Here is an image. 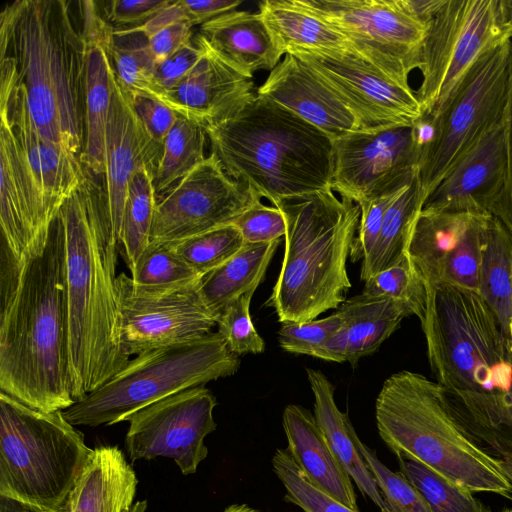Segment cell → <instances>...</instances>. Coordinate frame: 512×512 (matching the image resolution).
Listing matches in <instances>:
<instances>
[{
    "label": "cell",
    "instance_id": "2e32d148",
    "mask_svg": "<svg viewBox=\"0 0 512 512\" xmlns=\"http://www.w3.org/2000/svg\"><path fill=\"white\" fill-rule=\"evenodd\" d=\"M116 294L120 345L128 358L202 338L217 325V317L200 295L199 283L147 294L136 291L131 278L122 272L117 276Z\"/></svg>",
    "mask_w": 512,
    "mask_h": 512
},
{
    "label": "cell",
    "instance_id": "4fadbf2b",
    "mask_svg": "<svg viewBox=\"0 0 512 512\" xmlns=\"http://www.w3.org/2000/svg\"><path fill=\"white\" fill-rule=\"evenodd\" d=\"M217 400L205 386L161 399L132 414L125 448L131 462L157 457L172 459L183 475L193 474L208 456L204 440L217 424Z\"/></svg>",
    "mask_w": 512,
    "mask_h": 512
},
{
    "label": "cell",
    "instance_id": "4316f807",
    "mask_svg": "<svg viewBox=\"0 0 512 512\" xmlns=\"http://www.w3.org/2000/svg\"><path fill=\"white\" fill-rule=\"evenodd\" d=\"M282 420L287 450L310 483L359 511L352 479L331 451L314 415L300 405L289 404Z\"/></svg>",
    "mask_w": 512,
    "mask_h": 512
},
{
    "label": "cell",
    "instance_id": "f1b7e54d",
    "mask_svg": "<svg viewBox=\"0 0 512 512\" xmlns=\"http://www.w3.org/2000/svg\"><path fill=\"white\" fill-rule=\"evenodd\" d=\"M306 373L314 396V417L331 451L361 494L382 511L384 502L380 490L357 447V434L348 414L336 405L333 384L320 370L307 368Z\"/></svg>",
    "mask_w": 512,
    "mask_h": 512
},
{
    "label": "cell",
    "instance_id": "ffe728a7",
    "mask_svg": "<svg viewBox=\"0 0 512 512\" xmlns=\"http://www.w3.org/2000/svg\"><path fill=\"white\" fill-rule=\"evenodd\" d=\"M507 184L506 118L476 141L451 167L423 208L491 214Z\"/></svg>",
    "mask_w": 512,
    "mask_h": 512
},
{
    "label": "cell",
    "instance_id": "e0dca14e",
    "mask_svg": "<svg viewBox=\"0 0 512 512\" xmlns=\"http://www.w3.org/2000/svg\"><path fill=\"white\" fill-rule=\"evenodd\" d=\"M299 58L350 110L361 130L412 126L422 107L403 86L350 52L298 51Z\"/></svg>",
    "mask_w": 512,
    "mask_h": 512
},
{
    "label": "cell",
    "instance_id": "f546056e",
    "mask_svg": "<svg viewBox=\"0 0 512 512\" xmlns=\"http://www.w3.org/2000/svg\"><path fill=\"white\" fill-rule=\"evenodd\" d=\"M445 395L456 422L478 449L496 461L512 458V390Z\"/></svg>",
    "mask_w": 512,
    "mask_h": 512
},
{
    "label": "cell",
    "instance_id": "7c38bea8",
    "mask_svg": "<svg viewBox=\"0 0 512 512\" xmlns=\"http://www.w3.org/2000/svg\"><path fill=\"white\" fill-rule=\"evenodd\" d=\"M340 31L356 55L380 72L410 86L409 74L421 63L427 24L404 0H299Z\"/></svg>",
    "mask_w": 512,
    "mask_h": 512
},
{
    "label": "cell",
    "instance_id": "cb8c5ba5",
    "mask_svg": "<svg viewBox=\"0 0 512 512\" xmlns=\"http://www.w3.org/2000/svg\"><path fill=\"white\" fill-rule=\"evenodd\" d=\"M82 29L87 42L85 69L84 118L85 144L83 165L93 174L106 172V130L115 82L107 40L112 26L98 13L93 1L82 7Z\"/></svg>",
    "mask_w": 512,
    "mask_h": 512
},
{
    "label": "cell",
    "instance_id": "f6af8a7d",
    "mask_svg": "<svg viewBox=\"0 0 512 512\" xmlns=\"http://www.w3.org/2000/svg\"><path fill=\"white\" fill-rule=\"evenodd\" d=\"M343 316L334 314L300 323H282L278 331L280 347L289 353L316 357L327 342L343 325Z\"/></svg>",
    "mask_w": 512,
    "mask_h": 512
},
{
    "label": "cell",
    "instance_id": "ab89813d",
    "mask_svg": "<svg viewBox=\"0 0 512 512\" xmlns=\"http://www.w3.org/2000/svg\"><path fill=\"white\" fill-rule=\"evenodd\" d=\"M364 282L363 293L387 297L398 304L408 317L415 315L420 322L423 320L426 312V288L407 252L395 265Z\"/></svg>",
    "mask_w": 512,
    "mask_h": 512
},
{
    "label": "cell",
    "instance_id": "5bb4252c",
    "mask_svg": "<svg viewBox=\"0 0 512 512\" xmlns=\"http://www.w3.org/2000/svg\"><path fill=\"white\" fill-rule=\"evenodd\" d=\"M331 189L358 205L393 193L418 174L414 125L356 130L333 140Z\"/></svg>",
    "mask_w": 512,
    "mask_h": 512
},
{
    "label": "cell",
    "instance_id": "d6986e66",
    "mask_svg": "<svg viewBox=\"0 0 512 512\" xmlns=\"http://www.w3.org/2000/svg\"><path fill=\"white\" fill-rule=\"evenodd\" d=\"M0 118L11 127L44 201L56 217L65 201L87 177L81 159L64 152L39 134L22 89L2 72Z\"/></svg>",
    "mask_w": 512,
    "mask_h": 512
},
{
    "label": "cell",
    "instance_id": "d590c367",
    "mask_svg": "<svg viewBox=\"0 0 512 512\" xmlns=\"http://www.w3.org/2000/svg\"><path fill=\"white\" fill-rule=\"evenodd\" d=\"M133 288L160 294L196 285L202 276L175 251L171 243L150 241L130 269Z\"/></svg>",
    "mask_w": 512,
    "mask_h": 512
},
{
    "label": "cell",
    "instance_id": "f5cc1de1",
    "mask_svg": "<svg viewBox=\"0 0 512 512\" xmlns=\"http://www.w3.org/2000/svg\"><path fill=\"white\" fill-rule=\"evenodd\" d=\"M507 184L506 190L491 215L497 218L512 238V43L511 82L506 113Z\"/></svg>",
    "mask_w": 512,
    "mask_h": 512
},
{
    "label": "cell",
    "instance_id": "9f6ffc18",
    "mask_svg": "<svg viewBox=\"0 0 512 512\" xmlns=\"http://www.w3.org/2000/svg\"><path fill=\"white\" fill-rule=\"evenodd\" d=\"M497 462L503 474L508 478V480L512 484V458L498 460Z\"/></svg>",
    "mask_w": 512,
    "mask_h": 512
},
{
    "label": "cell",
    "instance_id": "8fae6325",
    "mask_svg": "<svg viewBox=\"0 0 512 512\" xmlns=\"http://www.w3.org/2000/svg\"><path fill=\"white\" fill-rule=\"evenodd\" d=\"M505 35L501 0H443L427 23L416 95L436 117L476 59Z\"/></svg>",
    "mask_w": 512,
    "mask_h": 512
},
{
    "label": "cell",
    "instance_id": "11a10c76",
    "mask_svg": "<svg viewBox=\"0 0 512 512\" xmlns=\"http://www.w3.org/2000/svg\"><path fill=\"white\" fill-rule=\"evenodd\" d=\"M1 508L0 512H36L26 506H23L15 501L0 497Z\"/></svg>",
    "mask_w": 512,
    "mask_h": 512
},
{
    "label": "cell",
    "instance_id": "1f68e13d",
    "mask_svg": "<svg viewBox=\"0 0 512 512\" xmlns=\"http://www.w3.org/2000/svg\"><path fill=\"white\" fill-rule=\"evenodd\" d=\"M279 244L280 239L268 243H245L228 261L201 278L200 295L217 318L237 298L247 292H255Z\"/></svg>",
    "mask_w": 512,
    "mask_h": 512
},
{
    "label": "cell",
    "instance_id": "f35d334b",
    "mask_svg": "<svg viewBox=\"0 0 512 512\" xmlns=\"http://www.w3.org/2000/svg\"><path fill=\"white\" fill-rule=\"evenodd\" d=\"M397 459L399 473L422 494L433 512H491L472 495V491L450 482L414 459Z\"/></svg>",
    "mask_w": 512,
    "mask_h": 512
},
{
    "label": "cell",
    "instance_id": "ba28073f",
    "mask_svg": "<svg viewBox=\"0 0 512 512\" xmlns=\"http://www.w3.org/2000/svg\"><path fill=\"white\" fill-rule=\"evenodd\" d=\"M426 293L420 323L431 370L445 392L511 391L509 341L478 291L442 284Z\"/></svg>",
    "mask_w": 512,
    "mask_h": 512
},
{
    "label": "cell",
    "instance_id": "9a60e30c",
    "mask_svg": "<svg viewBox=\"0 0 512 512\" xmlns=\"http://www.w3.org/2000/svg\"><path fill=\"white\" fill-rule=\"evenodd\" d=\"M256 198L210 155L157 199L151 241L174 243L231 224Z\"/></svg>",
    "mask_w": 512,
    "mask_h": 512
},
{
    "label": "cell",
    "instance_id": "3957f363",
    "mask_svg": "<svg viewBox=\"0 0 512 512\" xmlns=\"http://www.w3.org/2000/svg\"><path fill=\"white\" fill-rule=\"evenodd\" d=\"M66 0H15L0 12V72L22 89L39 134L79 157L87 42Z\"/></svg>",
    "mask_w": 512,
    "mask_h": 512
},
{
    "label": "cell",
    "instance_id": "94428289",
    "mask_svg": "<svg viewBox=\"0 0 512 512\" xmlns=\"http://www.w3.org/2000/svg\"><path fill=\"white\" fill-rule=\"evenodd\" d=\"M502 512H512V509L506 508Z\"/></svg>",
    "mask_w": 512,
    "mask_h": 512
},
{
    "label": "cell",
    "instance_id": "8d00e7d4",
    "mask_svg": "<svg viewBox=\"0 0 512 512\" xmlns=\"http://www.w3.org/2000/svg\"><path fill=\"white\" fill-rule=\"evenodd\" d=\"M207 140L206 131L200 124L178 116L176 124L163 142L161 157L154 175L153 184L157 199L207 158Z\"/></svg>",
    "mask_w": 512,
    "mask_h": 512
},
{
    "label": "cell",
    "instance_id": "9c48e42d",
    "mask_svg": "<svg viewBox=\"0 0 512 512\" xmlns=\"http://www.w3.org/2000/svg\"><path fill=\"white\" fill-rule=\"evenodd\" d=\"M240 366L218 332L143 352L103 385L63 410L74 426L113 425L181 391L235 374Z\"/></svg>",
    "mask_w": 512,
    "mask_h": 512
},
{
    "label": "cell",
    "instance_id": "52a82bcc",
    "mask_svg": "<svg viewBox=\"0 0 512 512\" xmlns=\"http://www.w3.org/2000/svg\"><path fill=\"white\" fill-rule=\"evenodd\" d=\"M92 452L63 411H40L0 392V497L63 512Z\"/></svg>",
    "mask_w": 512,
    "mask_h": 512
},
{
    "label": "cell",
    "instance_id": "681fc988",
    "mask_svg": "<svg viewBox=\"0 0 512 512\" xmlns=\"http://www.w3.org/2000/svg\"><path fill=\"white\" fill-rule=\"evenodd\" d=\"M129 98L149 135L154 141L163 145L179 115L167 105L152 98L145 96H129Z\"/></svg>",
    "mask_w": 512,
    "mask_h": 512
},
{
    "label": "cell",
    "instance_id": "74e56055",
    "mask_svg": "<svg viewBox=\"0 0 512 512\" xmlns=\"http://www.w3.org/2000/svg\"><path fill=\"white\" fill-rule=\"evenodd\" d=\"M154 175V171L143 167L133 175L129 183L120 236V246L123 247L129 270L151 241L157 203Z\"/></svg>",
    "mask_w": 512,
    "mask_h": 512
},
{
    "label": "cell",
    "instance_id": "e575fe53",
    "mask_svg": "<svg viewBox=\"0 0 512 512\" xmlns=\"http://www.w3.org/2000/svg\"><path fill=\"white\" fill-rule=\"evenodd\" d=\"M107 51L124 91L131 97L145 96L169 106L166 93L155 79L156 62L150 52L142 28L113 29L107 40Z\"/></svg>",
    "mask_w": 512,
    "mask_h": 512
},
{
    "label": "cell",
    "instance_id": "4dcf8cb0",
    "mask_svg": "<svg viewBox=\"0 0 512 512\" xmlns=\"http://www.w3.org/2000/svg\"><path fill=\"white\" fill-rule=\"evenodd\" d=\"M258 12L284 56L298 51L355 54L340 31L299 0H265Z\"/></svg>",
    "mask_w": 512,
    "mask_h": 512
},
{
    "label": "cell",
    "instance_id": "bcb514c9",
    "mask_svg": "<svg viewBox=\"0 0 512 512\" xmlns=\"http://www.w3.org/2000/svg\"><path fill=\"white\" fill-rule=\"evenodd\" d=\"M260 199L256 198L232 223L248 244L272 242L286 233L285 219L279 208L266 206Z\"/></svg>",
    "mask_w": 512,
    "mask_h": 512
},
{
    "label": "cell",
    "instance_id": "60d3db41",
    "mask_svg": "<svg viewBox=\"0 0 512 512\" xmlns=\"http://www.w3.org/2000/svg\"><path fill=\"white\" fill-rule=\"evenodd\" d=\"M171 244L203 277L233 257L245 242L239 229L231 223Z\"/></svg>",
    "mask_w": 512,
    "mask_h": 512
},
{
    "label": "cell",
    "instance_id": "91938a15",
    "mask_svg": "<svg viewBox=\"0 0 512 512\" xmlns=\"http://www.w3.org/2000/svg\"><path fill=\"white\" fill-rule=\"evenodd\" d=\"M509 355L512 362V341L509 343Z\"/></svg>",
    "mask_w": 512,
    "mask_h": 512
},
{
    "label": "cell",
    "instance_id": "6f0895ef",
    "mask_svg": "<svg viewBox=\"0 0 512 512\" xmlns=\"http://www.w3.org/2000/svg\"><path fill=\"white\" fill-rule=\"evenodd\" d=\"M222 512H260V511L250 507L247 504H231L228 507H226Z\"/></svg>",
    "mask_w": 512,
    "mask_h": 512
},
{
    "label": "cell",
    "instance_id": "7a4b0ae2",
    "mask_svg": "<svg viewBox=\"0 0 512 512\" xmlns=\"http://www.w3.org/2000/svg\"><path fill=\"white\" fill-rule=\"evenodd\" d=\"M66 246L69 373L75 402L130 360L122 351L116 294L119 243L104 191L87 175L58 213Z\"/></svg>",
    "mask_w": 512,
    "mask_h": 512
},
{
    "label": "cell",
    "instance_id": "ac0fdd59",
    "mask_svg": "<svg viewBox=\"0 0 512 512\" xmlns=\"http://www.w3.org/2000/svg\"><path fill=\"white\" fill-rule=\"evenodd\" d=\"M493 216L422 208L407 247L425 288L442 284L476 290L482 249Z\"/></svg>",
    "mask_w": 512,
    "mask_h": 512
},
{
    "label": "cell",
    "instance_id": "8992f818",
    "mask_svg": "<svg viewBox=\"0 0 512 512\" xmlns=\"http://www.w3.org/2000/svg\"><path fill=\"white\" fill-rule=\"evenodd\" d=\"M375 417L381 439L397 458L414 459L472 492L512 494L498 462L456 422L437 381L407 370L392 374L376 399Z\"/></svg>",
    "mask_w": 512,
    "mask_h": 512
},
{
    "label": "cell",
    "instance_id": "6125c7cd",
    "mask_svg": "<svg viewBox=\"0 0 512 512\" xmlns=\"http://www.w3.org/2000/svg\"><path fill=\"white\" fill-rule=\"evenodd\" d=\"M63 512H69V506L68 505H67L66 509Z\"/></svg>",
    "mask_w": 512,
    "mask_h": 512
},
{
    "label": "cell",
    "instance_id": "680465c9",
    "mask_svg": "<svg viewBox=\"0 0 512 512\" xmlns=\"http://www.w3.org/2000/svg\"><path fill=\"white\" fill-rule=\"evenodd\" d=\"M147 510V501L139 500L134 503L129 512H146Z\"/></svg>",
    "mask_w": 512,
    "mask_h": 512
},
{
    "label": "cell",
    "instance_id": "7402d4cb",
    "mask_svg": "<svg viewBox=\"0 0 512 512\" xmlns=\"http://www.w3.org/2000/svg\"><path fill=\"white\" fill-rule=\"evenodd\" d=\"M198 36L204 56L166 95L172 110L205 128L237 114L257 92L253 79L223 62Z\"/></svg>",
    "mask_w": 512,
    "mask_h": 512
},
{
    "label": "cell",
    "instance_id": "7dc6e473",
    "mask_svg": "<svg viewBox=\"0 0 512 512\" xmlns=\"http://www.w3.org/2000/svg\"><path fill=\"white\" fill-rule=\"evenodd\" d=\"M406 186L359 205L361 216L357 235L350 252L352 262L363 261L369 256L377 242L387 210Z\"/></svg>",
    "mask_w": 512,
    "mask_h": 512
},
{
    "label": "cell",
    "instance_id": "83f0119b",
    "mask_svg": "<svg viewBox=\"0 0 512 512\" xmlns=\"http://www.w3.org/2000/svg\"><path fill=\"white\" fill-rule=\"evenodd\" d=\"M138 479L123 451L100 446L86 463L69 497V512H129Z\"/></svg>",
    "mask_w": 512,
    "mask_h": 512
},
{
    "label": "cell",
    "instance_id": "be15d7a7",
    "mask_svg": "<svg viewBox=\"0 0 512 512\" xmlns=\"http://www.w3.org/2000/svg\"><path fill=\"white\" fill-rule=\"evenodd\" d=\"M511 341H512V337H511V340H510V342H511ZM510 342H509V343H510Z\"/></svg>",
    "mask_w": 512,
    "mask_h": 512
},
{
    "label": "cell",
    "instance_id": "44dd1931",
    "mask_svg": "<svg viewBox=\"0 0 512 512\" xmlns=\"http://www.w3.org/2000/svg\"><path fill=\"white\" fill-rule=\"evenodd\" d=\"M161 153L162 144L149 135L115 74L106 130L104 193L112 232L119 245L129 183L143 167L156 172Z\"/></svg>",
    "mask_w": 512,
    "mask_h": 512
},
{
    "label": "cell",
    "instance_id": "d4e9b609",
    "mask_svg": "<svg viewBox=\"0 0 512 512\" xmlns=\"http://www.w3.org/2000/svg\"><path fill=\"white\" fill-rule=\"evenodd\" d=\"M337 311L343 316V325L323 345L317 358L347 361L352 366L377 351L408 317L391 299L363 292L345 300Z\"/></svg>",
    "mask_w": 512,
    "mask_h": 512
},
{
    "label": "cell",
    "instance_id": "277c9868",
    "mask_svg": "<svg viewBox=\"0 0 512 512\" xmlns=\"http://www.w3.org/2000/svg\"><path fill=\"white\" fill-rule=\"evenodd\" d=\"M204 129L227 175L272 204L331 189L333 141L263 96L256 94L237 114Z\"/></svg>",
    "mask_w": 512,
    "mask_h": 512
},
{
    "label": "cell",
    "instance_id": "c3c4849f",
    "mask_svg": "<svg viewBox=\"0 0 512 512\" xmlns=\"http://www.w3.org/2000/svg\"><path fill=\"white\" fill-rule=\"evenodd\" d=\"M205 54L198 34L170 57L156 65L155 79L166 93L174 88L196 66Z\"/></svg>",
    "mask_w": 512,
    "mask_h": 512
},
{
    "label": "cell",
    "instance_id": "5b68a950",
    "mask_svg": "<svg viewBox=\"0 0 512 512\" xmlns=\"http://www.w3.org/2000/svg\"><path fill=\"white\" fill-rule=\"evenodd\" d=\"M285 223L281 270L266 305L281 323H300L338 307L351 288L347 260L361 210L332 189L273 203Z\"/></svg>",
    "mask_w": 512,
    "mask_h": 512
},
{
    "label": "cell",
    "instance_id": "603a6c76",
    "mask_svg": "<svg viewBox=\"0 0 512 512\" xmlns=\"http://www.w3.org/2000/svg\"><path fill=\"white\" fill-rule=\"evenodd\" d=\"M256 92L315 126L332 141L361 130L350 110L293 54L284 56Z\"/></svg>",
    "mask_w": 512,
    "mask_h": 512
},
{
    "label": "cell",
    "instance_id": "484cf974",
    "mask_svg": "<svg viewBox=\"0 0 512 512\" xmlns=\"http://www.w3.org/2000/svg\"><path fill=\"white\" fill-rule=\"evenodd\" d=\"M199 34L218 58L251 79L283 56L259 12H226L202 24Z\"/></svg>",
    "mask_w": 512,
    "mask_h": 512
},
{
    "label": "cell",
    "instance_id": "ee69618b",
    "mask_svg": "<svg viewBox=\"0 0 512 512\" xmlns=\"http://www.w3.org/2000/svg\"><path fill=\"white\" fill-rule=\"evenodd\" d=\"M254 292H247L227 305L217 318L218 333L229 351L236 356L259 354L265 343L254 327L250 304Z\"/></svg>",
    "mask_w": 512,
    "mask_h": 512
},
{
    "label": "cell",
    "instance_id": "7bdbcfd3",
    "mask_svg": "<svg viewBox=\"0 0 512 512\" xmlns=\"http://www.w3.org/2000/svg\"><path fill=\"white\" fill-rule=\"evenodd\" d=\"M355 441L380 490L384 502L380 512H433L422 494L404 476L386 467L358 435Z\"/></svg>",
    "mask_w": 512,
    "mask_h": 512
},
{
    "label": "cell",
    "instance_id": "d6a6232c",
    "mask_svg": "<svg viewBox=\"0 0 512 512\" xmlns=\"http://www.w3.org/2000/svg\"><path fill=\"white\" fill-rule=\"evenodd\" d=\"M477 291L498 320L505 337H512V238L493 216L482 249Z\"/></svg>",
    "mask_w": 512,
    "mask_h": 512
},
{
    "label": "cell",
    "instance_id": "816d5d0a",
    "mask_svg": "<svg viewBox=\"0 0 512 512\" xmlns=\"http://www.w3.org/2000/svg\"><path fill=\"white\" fill-rule=\"evenodd\" d=\"M192 27L189 22H175L146 35L156 65L193 39Z\"/></svg>",
    "mask_w": 512,
    "mask_h": 512
},
{
    "label": "cell",
    "instance_id": "30bf717a",
    "mask_svg": "<svg viewBox=\"0 0 512 512\" xmlns=\"http://www.w3.org/2000/svg\"><path fill=\"white\" fill-rule=\"evenodd\" d=\"M511 43L484 51L461 79L440 113L414 124L420 148L418 179L423 197L486 132L506 118L511 82Z\"/></svg>",
    "mask_w": 512,
    "mask_h": 512
},
{
    "label": "cell",
    "instance_id": "6da1fadb",
    "mask_svg": "<svg viewBox=\"0 0 512 512\" xmlns=\"http://www.w3.org/2000/svg\"><path fill=\"white\" fill-rule=\"evenodd\" d=\"M0 390L44 412L72 396L66 304V246L57 215L16 267L1 264Z\"/></svg>",
    "mask_w": 512,
    "mask_h": 512
},
{
    "label": "cell",
    "instance_id": "f907efd6",
    "mask_svg": "<svg viewBox=\"0 0 512 512\" xmlns=\"http://www.w3.org/2000/svg\"><path fill=\"white\" fill-rule=\"evenodd\" d=\"M170 2L171 0H112L105 3V13L111 23L139 27Z\"/></svg>",
    "mask_w": 512,
    "mask_h": 512
},
{
    "label": "cell",
    "instance_id": "b9f144b4",
    "mask_svg": "<svg viewBox=\"0 0 512 512\" xmlns=\"http://www.w3.org/2000/svg\"><path fill=\"white\" fill-rule=\"evenodd\" d=\"M272 467L286 490L284 500L300 507L304 512H359L310 483L287 448L276 450Z\"/></svg>",
    "mask_w": 512,
    "mask_h": 512
},
{
    "label": "cell",
    "instance_id": "836d02e7",
    "mask_svg": "<svg viewBox=\"0 0 512 512\" xmlns=\"http://www.w3.org/2000/svg\"><path fill=\"white\" fill-rule=\"evenodd\" d=\"M424 203L417 175L387 210L377 242L369 256L362 261L361 280L366 281L395 265L406 254L412 230Z\"/></svg>",
    "mask_w": 512,
    "mask_h": 512
},
{
    "label": "cell",
    "instance_id": "db71d44e",
    "mask_svg": "<svg viewBox=\"0 0 512 512\" xmlns=\"http://www.w3.org/2000/svg\"><path fill=\"white\" fill-rule=\"evenodd\" d=\"M501 11L505 35L512 39V0H501Z\"/></svg>",
    "mask_w": 512,
    "mask_h": 512
}]
</instances>
